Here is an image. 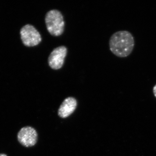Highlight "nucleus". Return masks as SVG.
Instances as JSON below:
<instances>
[{
	"instance_id": "nucleus-4",
	"label": "nucleus",
	"mask_w": 156,
	"mask_h": 156,
	"mask_svg": "<svg viewBox=\"0 0 156 156\" xmlns=\"http://www.w3.org/2000/svg\"><path fill=\"white\" fill-rule=\"evenodd\" d=\"M67 53V49L65 46H59L55 48L48 57V64L50 67L54 70L60 69L64 64Z\"/></svg>"
},
{
	"instance_id": "nucleus-3",
	"label": "nucleus",
	"mask_w": 156,
	"mask_h": 156,
	"mask_svg": "<svg viewBox=\"0 0 156 156\" xmlns=\"http://www.w3.org/2000/svg\"><path fill=\"white\" fill-rule=\"evenodd\" d=\"M20 33L23 43L27 47H34L41 42L42 38L40 33L33 26L30 24L23 26Z\"/></svg>"
},
{
	"instance_id": "nucleus-7",
	"label": "nucleus",
	"mask_w": 156,
	"mask_h": 156,
	"mask_svg": "<svg viewBox=\"0 0 156 156\" xmlns=\"http://www.w3.org/2000/svg\"><path fill=\"white\" fill-rule=\"evenodd\" d=\"M153 92L155 97L156 98V84L155 85L153 88Z\"/></svg>"
},
{
	"instance_id": "nucleus-5",
	"label": "nucleus",
	"mask_w": 156,
	"mask_h": 156,
	"mask_svg": "<svg viewBox=\"0 0 156 156\" xmlns=\"http://www.w3.org/2000/svg\"><path fill=\"white\" fill-rule=\"evenodd\" d=\"M18 141L26 147L33 146L37 140L36 131L31 127H25L20 129L17 135Z\"/></svg>"
},
{
	"instance_id": "nucleus-2",
	"label": "nucleus",
	"mask_w": 156,
	"mask_h": 156,
	"mask_svg": "<svg viewBox=\"0 0 156 156\" xmlns=\"http://www.w3.org/2000/svg\"><path fill=\"white\" fill-rule=\"evenodd\" d=\"M45 21L47 30L51 35L58 37L63 34L65 22L60 11L56 9L50 10L45 15Z\"/></svg>"
},
{
	"instance_id": "nucleus-6",
	"label": "nucleus",
	"mask_w": 156,
	"mask_h": 156,
	"mask_svg": "<svg viewBox=\"0 0 156 156\" xmlns=\"http://www.w3.org/2000/svg\"><path fill=\"white\" fill-rule=\"evenodd\" d=\"M76 106L77 101L75 98L72 97L67 98L58 109V115L61 118H67L75 110Z\"/></svg>"
},
{
	"instance_id": "nucleus-1",
	"label": "nucleus",
	"mask_w": 156,
	"mask_h": 156,
	"mask_svg": "<svg viewBox=\"0 0 156 156\" xmlns=\"http://www.w3.org/2000/svg\"><path fill=\"white\" fill-rule=\"evenodd\" d=\"M134 37L128 31H117L112 36L109 45L111 51L118 57L124 58L131 54L134 47Z\"/></svg>"
},
{
	"instance_id": "nucleus-8",
	"label": "nucleus",
	"mask_w": 156,
	"mask_h": 156,
	"mask_svg": "<svg viewBox=\"0 0 156 156\" xmlns=\"http://www.w3.org/2000/svg\"><path fill=\"white\" fill-rule=\"evenodd\" d=\"M0 156H7L5 154H0Z\"/></svg>"
}]
</instances>
